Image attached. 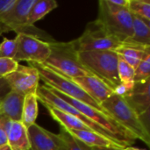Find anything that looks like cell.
Wrapping results in <instances>:
<instances>
[{"label": "cell", "mask_w": 150, "mask_h": 150, "mask_svg": "<svg viewBox=\"0 0 150 150\" xmlns=\"http://www.w3.org/2000/svg\"><path fill=\"white\" fill-rule=\"evenodd\" d=\"M104 111L147 146L150 144L149 128L129 102L121 96L112 94L101 105Z\"/></svg>", "instance_id": "6da1fadb"}, {"label": "cell", "mask_w": 150, "mask_h": 150, "mask_svg": "<svg viewBox=\"0 0 150 150\" xmlns=\"http://www.w3.org/2000/svg\"><path fill=\"white\" fill-rule=\"evenodd\" d=\"M77 55L83 67L113 91L120 84L118 76L119 55L115 51H78Z\"/></svg>", "instance_id": "7a4b0ae2"}, {"label": "cell", "mask_w": 150, "mask_h": 150, "mask_svg": "<svg viewBox=\"0 0 150 150\" xmlns=\"http://www.w3.org/2000/svg\"><path fill=\"white\" fill-rule=\"evenodd\" d=\"M95 22L123 44L133 35V15L127 8L115 6L109 0L98 2V15Z\"/></svg>", "instance_id": "3957f363"}, {"label": "cell", "mask_w": 150, "mask_h": 150, "mask_svg": "<svg viewBox=\"0 0 150 150\" xmlns=\"http://www.w3.org/2000/svg\"><path fill=\"white\" fill-rule=\"evenodd\" d=\"M50 55L43 65L70 79L91 75L80 63L75 41L49 42Z\"/></svg>", "instance_id": "277c9868"}, {"label": "cell", "mask_w": 150, "mask_h": 150, "mask_svg": "<svg viewBox=\"0 0 150 150\" xmlns=\"http://www.w3.org/2000/svg\"><path fill=\"white\" fill-rule=\"evenodd\" d=\"M35 0H15L14 4L0 16V36L9 32L27 33L47 42L54 40L45 32L27 24L29 11Z\"/></svg>", "instance_id": "5b68a950"}, {"label": "cell", "mask_w": 150, "mask_h": 150, "mask_svg": "<svg viewBox=\"0 0 150 150\" xmlns=\"http://www.w3.org/2000/svg\"><path fill=\"white\" fill-rule=\"evenodd\" d=\"M30 65L38 70L40 74V78L45 83L46 86L50 87L67 97L80 101L98 111L105 112L100 105H98L95 100H93L70 78L61 75L60 73L53 70L52 69L43 64L30 62Z\"/></svg>", "instance_id": "8992f818"}, {"label": "cell", "mask_w": 150, "mask_h": 150, "mask_svg": "<svg viewBox=\"0 0 150 150\" xmlns=\"http://www.w3.org/2000/svg\"><path fill=\"white\" fill-rule=\"evenodd\" d=\"M74 41L77 51H115L123 45L118 39L106 33L95 21L89 23L83 34Z\"/></svg>", "instance_id": "52a82bcc"}, {"label": "cell", "mask_w": 150, "mask_h": 150, "mask_svg": "<svg viewBox=\"0 0 150 150\" xmlns=\"http://www.w3.org/2000/svg\"><path fill=\"white\" fill-rule=\"evenodd\" d=\"M17 52L14 60L44 64L50 55L49 42L27 33H17Z\"/></svg>", "instance_id": "ba28073f"}, {"label": "cell", "mask_w": 150, "mask_h": 150, "mask_svg": "<svg viewBox=\"0 0 150 150\" xmlns=\"http://www.w3.org/2000/svg\"><path fill=\"white\" fill-rule=\"evenodd\" d=\"M4 78L11 91L23 96L36 94L40 87V74L31 65L24 66L19 64L15 71Z\"/></svg>", "instance_id": "9c48e42d"}, {"label": "cell", "mask_w": 150, "mask_h": 150, "mask_svg": "<svg viewBox=\"0 0 150 150\" xmlns=\"http://www.w3.org/2000/svg\"><path fill=\"white\" fill-rule=\"evenodd\" d=\"M150 82L134 83L133 91L124 97L134 107L136 112L142 117L144 123L149 127L150 106Z\"/></svg>", "instance_id": "30bf717a"}, {"label": "cell", "mask_w": 150, "mask_h": 150, "mask_svg": "<svg viewBox=\"0 0 150 150\" xmlns=\"http://www.w3.org/2000/svg\"><path fill=\"white\" fill-rule=\"evenodd\" d=\"M31 150H60L61 138L59 134L49 132L38 124L27 128Z\"/></svg>", "instance_id": "8fae6325"}, {"label": "cell", "mask_w": 150, "mask_h": 150, "mask_svg": "<svg viewBox=\"0 0 150 150\" xmlns=\"http://www.w3.org/2000/svg\"><path fill=\"white\" fill-rule=\"evenodd\" d=\"M98 105H101L114 91L103 81L92 75H86L71 79Z\"/></svg>", "instance_id": "7c38bea8"}, {"label": "cell", "mask_w": 150, "mask_h": 150, "mask_svg": "<svg viewBox=\"0 0 150 150\" xmlns=\"http://www.w3.org/2000/svg\"><path fill=\"white\" fill-rule=\"evenodd\" d=\"M69 132L76 139L93 149H123L126 148V146L122 145L121 143L91 130H70Z\"/></svg>", "instance_id": "4fadbf2b"}, {"label": "cell", "mask_w": 150, "mask_h": 150, "mask_svg": "<svg viewBox=\"0 0 150 150\" xmlns=\"http://www.w3.org/2000/svg\"><path fill=\"white\" fill-rule=\"evenodd\" d=\"M6 135L7 145L11 150H31L27 129L20 121L9 120Z\"/></svg>", "instance_id": "5bb4252c"}, {"label": "cell", "mask_w": 150, "mask_h": 150, "mask_svg": "<svg viewBox=\"0 0 150 150\" xmlns=\"http://www.w3.org/2000/svg\"><path fill=\"white\" fill-rule=\"evenodd\" d=\"M25 96L11 91L0 102V114L11 121H20Z\"/></svg>", "instance_id": "9a60e30c"}, {"label": "cell", "mask_w": 150, "mask_h": 150, "mask_svg": "<svg viewBox=\"0 0 150 150\" xmlns=\"http://www.w3.org/2000/svg\"><path fill=\"white\" fill-rule=\"evenodd\" d=\"M124 44L150 47L149 22L133 15V35Z\"/></svg>", "instance_id": "2e32d148"}, {"label": "cell", "mask_w": 150, "mask_h": 150, "mask_svg": "<svg viewBox=\"0 0 150 150\" xmlns=\"http://www.w3.org/2000/svg\"><path fill=\"white\" fill-rule=\"evenodd\" d=\"M115 52L118 55L123 59L128 65H130L134 69L146 56L150 53V47H143L134 45L123 44Z\"/></svg>", "instance_id": "e0dca14e"}, {"label": "cell", "mask_w": 150, "mask_h": 150, "mask_svg": "<svg viewBox=\"0 0 150 150\" xmlns=\"http://www.w3.org/2000/svg\"><path fill=\"white\" fill-rule=\"evenodd\" d=\"M51 117L57 121L60 126L69 131L70 130H91L83 121L76 119V117L63 112L60 110H57L55 108L50 107V106H45ZM92 131V130H91Z\"/></svg>", "instance_id": "ac0fdd59"}, {"label": "cell", "mask_w": 150, "mask_h": 150, "mask_svg": "<svg viewBox=\"0 0 150 150\" xmlns=\"http://www.w3.org/2000/svg\"><path fill=\"white\" fill-rule=\"evenodd\" d=\"M39 113L38 106V98L36 94H29L25 96L22 115H21V123L27 129L33 124H35L37 116Z\"/></svg>", "instance_id": "d6986e66"}, {"label": "cell", "mask_w": 150, "mask_h": 150, "mask_svg": "<svg viewBox=\"0 0 150 150\" xmlns=\"http://www.w3.org/2000/svg\"><path fill=\"white\" fill-rule=\"evenodd\" d=\"M57 6L58 4L54 0H35L28 14V25H34L37 21L43 18L47 14L57 8Z\"/></svg>", "instance_id": "ffe728a7"}, {"label": "cell", "mask_w": 150, "mask_h": 150, "mask_svg": "<svg viewBox=\"0 0 150 150\" xmlns=\"http://www.w3.org/2000/svg\"><path fill=\"white\" fill-rule=\"evenodd\" d=\"M59 136L62 142L60 150H94L76 139L68 130L62 127H60Z\"/></svg>", "instance_id": "44dd1931"}, {"label": "cell", "mask_w": 150, "mask_h": 150, "mask_svg": "<svg viewBox=\"0 0 150 150\" xmlns=\"http://www.w3.org/2000/svg\"><path fill=\"white\" fill-rule=\"evenodd\" d=\"M127 10L134 16L150 22V2L148 0H129Z\"/></svg>", "instance_id": "7402d4cb"}, {"label": "cell", "mask_w": 150, "mask_h": 150, "mask_svg": "<svg viewBox=\"0 0 150 150\" xmlns=\"http://www.w3.org/2000/svg\"><path fill=\"white\" fill-rule=\"evenodd\" d=\"M118 76L121 83L132 86L134 85V69L120 56L118 62Z\"/></svg>", "instance_id": "603a6c76"}, {"label": "cell", "mask_w": 150, "mask_h": 150, "mask_svg": "<svg viewBox=\"0 0 150 150\" xmlns=\"http://www.w3.org/2000/svg\"><path fill=\"white\" fill-rule=\"evenodd\" d=\"M150 77V53L146 54L134 69V83H144Z\"/></svg>", "instance_id": "cb8c5ba5"}, {"label": "cell", "mask_w": 150, "mask_h": 150, "mask_svg": "<svg viewBox=\"0 0 150 150\" xmlns=\"http://www.w3.org/2000/svg\"><path fill=\"white\" fill-rule=\"evenodd\" d=\"M17 40L16 39L4 38L0 43V58L14 59L17 52Z\"/></svg>", "instance_id": "d4e9b609"}, {"label": "cell", "mask_w": 150, "mask_h": 150, "mask_svg": "<svg viewBox=\"0 0 150 150\" xmlns=\"http://www.w3.org/2000/svg\"><path fill=\"white\" fill-rule=\"evenodd\" d=\"M19 62L14 59L10 58H0V78L5 77L17 69Z\"/></svg>", "instance_id": "484cf974"}, {"label": "cell", "mask_w": 150, "mask_h": 150, "mask_svg": "<svg viewBox=\"0 0 150 150\" xmlns=\"http://www.w3.org/2000/svg\"><path fill=\"white\" fill-rule=\"evenodd\" d=\"M10 120L0 114V147L7 145L6 126Z\"/></svg>", "instance_id": "4316f807"}, {"label": "cell", "mask_w": 150, "mask_h": 150, "mask_svg": "<svg viewBox=\"0 0 150 150\" xmlns=\"http://www.w3.org/2000/svg\"><path fill=\"white\" fill-rule=\"evenodd\" d=\"M11 91V90L9 84L7 83L5 78L4 77H1L0 78V102L5 97V95L7 93H9Z\"/></svg>", "instance_id": "83f0119b"}, {"label": "cell", "mask_w": 150, "mask_h": 150, "mask_svg": "<svg viewBox=\"0 0 150 150\" xmlns=\"http://www.w3.org/2000/svg\"><path fill=\"white\" fill-rule=\"evenodd\" d=\"M14 2L15 0H0V16L4 11L10 8L14 4Z\"/></svg>", "instance_id": "f1b7e54d"}, {"label": "cell", "mask_w": 150, "mask_h": 150, "mask_svg": "<svg viewBox=\"0 0 150 150\" xmlns=\"http://www.w3.org/2000/svg\"><path fill=\"white\" fill-rule=\"evenodd\" d=\"M109 2L118 7H122V8H127L128 7V3L129 0H109Z\"/></svg>", "instance_id": "f546056e"}, {"label": "cell", "mask_w": 150, "mask_h": 150, "mask_svg": "<svg viewBox=\"0 0 150 150\" xmlns=\"http://www.w3.org/2000/svg\"><path fill=\"white\" fill-rule=\"evenodd\" d=\"M122 150H143V149H138V148H134V147H132V146H128V147H126L125 149H123Z\"/></svg>", "instance_id": "4dcf8cb0"}, {"label": "cell", "mask_w": 150, "mask_h": 150, "mask_svg": "<svg viewBox=\"0 0 150 150\" xmlns=\"http://www.w3.org/2000/svg\"><path fill=\"white\" fill-rule=\"evenodd\" d=\"M0 150H11L10 149V147L8 145H5V146H3V147H0Z\"/></svg>", "instance_id": "1f68e13d"}, {"label": "cell", "mask_w": 150, "mask_h": 150, "mask_svg": "<svg viewBox=\"0 0 150 150\" xmlns=\"http://www.w3.org/2000/svg\"><path fill=\"white\" fill-rule=\"evenodd\" d=\"M98 150H122V149H98Z\"/></svg>", "instance_id": "d6a6232c"}, {"label": "cell", "mask_w": 150, "mask_h": 150, "mask_svg": "<svg viewBox=\"0 0 150 150\" xmlns=\"http://www.w3.org/2000/svg\"><path fill=\"white\" fill-rule=\"evenodd\" d=\"M94 150H98V149H94Z\"/></svg>", "instance_id": "836d02e7"}]
</instances>
